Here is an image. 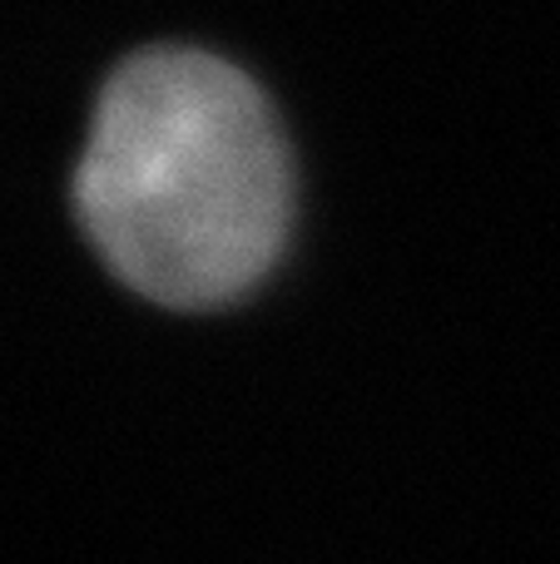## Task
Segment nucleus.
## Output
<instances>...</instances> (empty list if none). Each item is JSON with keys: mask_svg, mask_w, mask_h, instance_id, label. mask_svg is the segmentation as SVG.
I'll return each mask as SVG.
<instances>
[{"mask_svg": "<svg viewBox=\"0 0 560 564\" xmlns=\"http://www.w3.org/2000/svg\"><path fill=\"white\" fill-rule=\"evenodd\" d=\"M75 214L109 273L159 307L248 297L293 228V164L263 89L208 50L129 55L89 115Z\"/></svg>", "mask_w": 560, "mask_h": 564, "instance_id": "obj_1", "label": "nucleus"}]
</instances>
